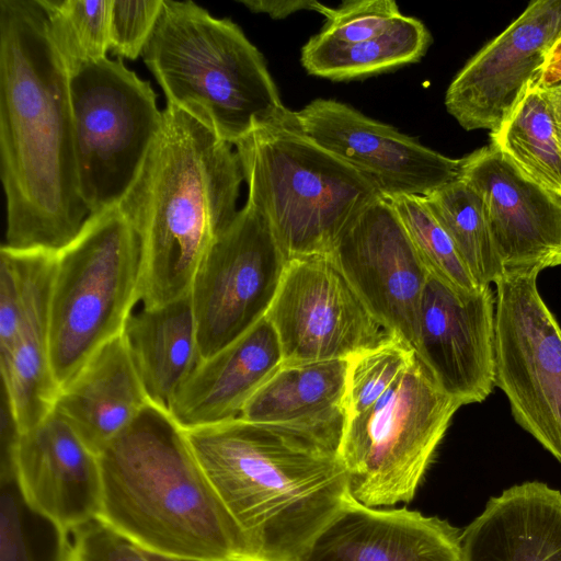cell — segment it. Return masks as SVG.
I'll use <instances>...</instances> for the list:
<instances>
[{"mask_svg": "<svg viewBox=\"0 0 561 561\" xmlns=\"http://www.w3.org/2000/svg\"><path fill=\"white\" fill-rule=\"evenodd\" d=\"M68 68L37 0H0V175L4 245L57 253L90 211L76 158Z\"/></svg>", "mask_w": 561, "mask_h": 561, "instance_id": "obj_1", "label": "cell"}, {"mask_svg": "<svg viewBox=\"0 0 561 561\" xmlns=\"http://www.w3.org/2000/svg\"><path fill=\"white\" fill-rule=\"evenodd\" d=\"M185 435L251 561H300L350 496L340 440L327 435L240 417Z\"/></svg>", "mask_w": 561, "mask_h": 561, "instance_id": "obj_2", "label": "cell"}, {"mask_svg": "<svg viewBox=\"0 0 561 561\" xmlns=\"http://www.w3.org/2000/svg\"><path fill=\"white\" fill-rule=\"evenodd\" d=\"M242 181L232 145L167 104L140 171L117 205L142 242V307L190 294L207 251L239 211Z\"/></svg>", "mask_w": 561, "mask_h": 561, "instance_id": "obj_3", "label": "cell"}, {"mask_svg": "<svg viewBox=\"0 0 561 561\" xmlns=\"http://www.w3.org/2000/svg\"><path fill=\"white\" fill-rule=\"evenodd\" d=\"M98 459L96 518L137 547L170 557L251 561L244 535L167 410L147 404Z\"/></svg>", "mask_w": 561, "mask_h": 561, "instance_id": "obj_4", "label": "cell"}, {"mask_svg": "<svg viewBox=\"0 0 561 561\" xmlns=\"http://www.w3.org/2000/svg\"><path fill=\"white\" fill-rule=\"evenodd\" d=\"M141 56L167 104L232 146L290 111L264 57L242 30L193 1L163 0Z\"/></svg>", "mask_w": 561, "mask_h": 561, "instance_id": "obj_5", "label": "cell"}, {"mask_svg": "<svg viewBox=\"0 0 561 561\" xmlns=\"http://www.w3.org/2000/svg\"><path fill=\"white\" fill-rule=\"evenodd\" d=\"M234 147L247 203L266 217L288 260L330 254L345 228L383 197L368 179L307 137L293 111Z\"/></svg>", "mask_w": 561, "mask_h": 561, "instance_id": "obj_6", "label": "cell"}, {"mask_svg": "<svg viewBox=\"0 0 561 561\" xmlns=\"http://www.w3.org/2000/svg\"><path fill=\"white\" fill-rule=\"evenodd\" d=\"M142 242L117 206L88 217L56 253L49 306L50 363L60 390L140 301Z\"/></svg>", "mask_w": 561, "mask_h": 561, "instance_id": "obj_7", "label": "cell"}, {"mask_svg": "<svg viewBox=\"0 0 561 561\" xmlns=\"http://www.w3.org/2000/svg\"><path fill=\"white\" fill-rule=\"evenodd\" d=\"M460 407L415 355L374 405L344 421L339 454L350 495L369 507L411 502Z\"/></svg>", "mask_w": 561, "mask_h": 561, "instance_id": "obj_8", "label": "cell"}, {"mask_svg": "<svg viewBox=\"0 0 561 561\" xmlns=\"http://www.w3.org/2000/svg\"><path fill=\"white\" fill-rule=\"evenodd\" d=\"M79 190L90 215L117 206L162 124L150 82L107 57L69 73Z\"/></svg>", "mask_w": 561, "mask_h": 561, "instance_id": "obj_9", "label": "cell"}, {"mask_svg": "<svg viewBox=\"0 0 561 561\" xmlns=\"http://www.w3.org/2000/svg\"><path fill=\"white\" fill-rule=\"evenodd\" d=\"M539 273L505 271L495 282V387L561 462V327L538 291Z\"/></svg>", "mask_w": 561, "mask_h": 561, "instance_id": "obj_10", "label": "cell"}, {"mask_svg": "<svg viewBox=\"0 0 561 561\" xmlns=\"http://www.w3.org/2000/svg\"><path fill=\"white\" fill-rule=\"evenodd\" d=\"M287 262L266 217L245 203L210 245L192 284L199 359L231 344L266 316Z\"/></svg>", "mask_w": 561, "mask_h": 561, "instance_id": "obj_11", "label": "cell"}, {"mask_svg": "<svg viewBox=\"0 0 561 561\" xmlns=\"http://www.w3.org/2000/svg\"><path fill=\"white\" fill-rule=\"evenodd\" d=\"M265 317L277 333L283 363L347 359L389 336L330 254L288 260Z\"/></svg>", "mask_w": 561, "mask_h": 561, "instance_id": "obj_12", "label": "cell"}, {"mask_svg": "<svg viewBox=\"0 0 561 561\" xmlns=\"http://www.w3.org/2000/svg\"><path fill=\"white\" fill-rule=\"evenodd\" d=\"M330 255L380 327L414 351L430 273L392 204L380 197L341 233Z\"/></svg>", "mask_w": 561, "mask_h": 561, "instance_id": "obj_13", "label": "cell"}, {"mask_svg": "<svg viewBox=\"0 0 561 561\" xmlns=\"http://www.w3.org/2000/svg\"><path fill=\"white\" fill-rule=\"evenodd\" d=\"M295 116L307 137L368 179L386 198L426 196L459 178L460 159L340 101L316 99Z\"/></svg>", "mask_w": 561, "mask_h": 561, "instance_id": "obj_14", "label": "cell"}, {"mask_svg": "<svg viewBox=\"0 0 561 561\" xmlns=\"http://www.w3.org/2000/svg\"><path fill=\"white\" fill-rule=\"evenodd\" d=\"M560 34L561 0L531 1L456 75L445 94L448 113L466 130L496 129L537 81Z\"/></svg>", "mask_w": 561, "mask_h": 561, "instance_id": "obj_15", "label": "cell"}, {"mask_svg": "<svg viewBox=\"0 0 561 561\" xmlns=\"http://www.w3.org/2000/svg\"><path fill=\"white\" fill-rule=\"evenodd\" d=\"M416 356L460 405L484 401L495 387V294L455 290L428 275L420 305Z\"/></svg>", "mask_w": 561, "mask_h": 561, "instance_id": "obj_16", "label": "cell"}, {"mask_svg": "<svg viewBox=\"0 0 561 561\" xmlns=\"http://www.w3.org/2000/svg\"><path fill=\"white\" fill-rule=\"evenodd\" d=\"M482 201L505 271L561 265V197L541 187L493 146L460 159L459 178Z\"/></svg>", "mask_w": 561, "mask_h": 561, "instance_id": "obj_17", "label": "cell"}, {"mask_svg": "<svg viewBox=\"0 0 561 561\" xmlns=\"http://www.w3.org/2000/svg\"><path fill=\"white\" fill-rule=\"evenodd\" d=\"M25 501L68 533L96 518L101 503L98 455L55 409L21 433L13 458Z\"/></svg>", "mask_w": 561, "mask_h": 561, "instance_id": "obj_18", "label": "cell"}, {"mask_svg": "<svg viewBox=\"0 0 561 561\" xmlns=\"http://www.w3.org/2000/svg\"><path fill=\"white\" fill-rule=\"evenodd\" d=\"M460 536L446 519L350 495L300 561H463Z\"/></svg>", "mask_w": 561, "mask_h": 561, "instance_id": "obj_19", "label": "cell"}, {"mask_svg": "<svg viewBox=\"0 0 561 561\" xmlns=\"http://www.w3.org/2000/svg\"><path fill=\"white\" fill-rule=\"evenodd\" d=\"M282 364L277 333L264 317L231 344L199 359L174 394L168 412L184 431L237 419Z\"/></svg>", "mask_w": 561, "mask_h": 561, "instance_id": "obj_20", "label": "cell"}, {"mask_svg": "<svg viewBox=\"0 0 561 561\" xmlns=\"http://www.w3.org/2000/svg\"><path fill=\"white\" fill-rule=\"evenodd\" d=\"M23 282L20 325L8 362L0 366L2 391L21 433L54 410L60 388L50 363L49 306L56 253L16 250Z\"/></svg>", "mask_w": 561, "mask_h": 561, "instance_id": "obj_21", "label": "cell"}, {"mask_svg": "<svg viewBox=\"0 0 561 561\" xmlns=\"http://www.w3.org/2000/svg\"><path fill=\"white\" fill-rule=\"evenodd\" d=\"M463 561H561V492L531 481L491 497L460 536Z\"/></svg>", "mask_w": 561, "mask_h": 561, "instance_id": "obj_22", "label": "cell"}, {"mask_svg": "<svg viewBox=\"0 0 561 561\" xmlns=\"http://www.w3.org/2000/svg\"><path fill=\"white\" fill-rule=\"evenodd\" d=\"M149 403L122 332L61 388L54 409L99 455Z\"/></svg>", "mask_w": 561, "mask_h": 561, "instance_id": "obj_23", "label": "cell"}, {"mask_svg": "<svg viewBox=\"0 0 561 561\" xmlns=\"http://www.w3.org/2000/svg\"><path fill=\"white\" fill-rule=\"evenodd\" d=\"M347 359L283 363L254 392L240 419L317 432L341 439Z\"/></svg>", "mask_w": 561, "mask_h": 561, "instance_id": "obj_24", "label": "cell"}, {"mask_svg": "<svg viewBox=\"0 0 561 561\" xmlns=\"http://www.w3.org/2000/svg\"><path fill=\"white\" fill-rule=\"evenodd\" d=\"M123 335L150 402L168 411L199 362L191 295L133 312Z\"/></svg>", "mask_w": 561, "mask_h": 561, "instance_id": "obj_25", "label": "cell"}, {"mask_svg": "<svg viewBox=\"0 0 561 561\" xmlns=\"http://www.w3.org/2000/svg\"><path fill=\"white\" fill-rule=\"evenodd\" d=\"M431 42L422 21L401 14L383 33L359 43L316 34L301 49V65L308 73L334 81L365 78L419 61Z\"/></svg>", "mask_w": 561, "mask_h": 561, "instance_id": "obj_26", "label": "cell"}, {"mask_svg": "<svg viewBox=\"0 0 561 561\" xmlns=\"http://www.w3.org/2000/svg\"><path fill=\"white\" fill-rule=\"evenodd\" d=\"M490 139L519 172L561 197V146L542 87L533 83Z\"/></svg>", "mask_w": 561, "mask_h": 561, "instance_id": "obj_27", "label": "cell"}, {"mask_svg": "<svg viewBox=\"0 0 561 561\" xmlns=\"http://www.w3.org/2000/svg\"><path fill=\"white\" fill-rule=\"evenodd\" d=\"M424 197L477 282L481 286L495 284L504 267L476 191L457 179Z\"/></svg>", "mask_w": 561, "mask_h": 561, "instance_id": "obj_28", "label": "cell"}, {"mask_svg": "<svg viewBox=\"0 0 561 561\" xmlns=\"http://www.w3.org/2000/svg\"><path fill=\"white\" fill-rule=\"evenodd\" d=\"M0 561H73L70 533L25 501L14 474L0 477Z\"/></svg>", "mask_w": 561, "mask_h": 561, "instance_id": "obj_29", "label": "cell"}, {"mask_svg": "<svg viewBox=\"0 0 561 561\" xmlns=\"http://www.w3.org/2000/svg\"><path fill=\"white\" fill-rule=\"evenodd\" d=\"M69 73L106 57L111 0H37Z\"/></svg>", "mask_w": 561, "mask_h": 561, "instance_id": "obj_30", "label": "cell"}, {"mask_svg": "<svg viewBox=\"0 0 561 561\" xmlns=\"http://www.w3.org/2000/svg\"><path fill=\"white\" fill-rule=\"evenodd\" d=\"M388 199L431 275L463 294H473L483 287L460 257L424 196L399 195Z\"/></svg>", "mask_w": 561, "mask_h": 561, "instance_id": "obj_31", "label": "cell"}, {"mask_svg": "<svg viewBox=\"0 0 561 561\" xmlns=\"http://www.w3.org/2000/svg\"><path fill=\"white\" fill-rule=\"evenodd\" d=\"M415 355L404 341L389 335L376 346L347 358L345 420L374 405L404 374Z\"/></svg>", "mask_w": 561, "mask_h": 561, "instance_id": "obj_32", "label": "cell"}, {"mask_svg": "<svg viewBox=\"0 0 561 561\" xmlns=\"http://www.w3.org/2000/svg\"><path fill=\"white\" fill-rule=\"evenodd\" d=\"M318 12L325 16L318 35L342 44L376 37L402 14L393 0H352L337 8L321 3Z\"/></svg>", "mask_w": 561, "mask_h": 561, "instance_id": "obj_33", "label": "cell"}, {"mask_svg": "<svg viewBox=\"0 0 561 561\" xmlns=\"http://www.w3.org/2000/svg\"><path fill=\"white\" fill-rule=\"evenodd\" d=\"M163 0H111L110 49L119 58L137 59L156 27Z\"/></svg>", "mask_w": 561, "mask_h": 561, "instance_id": "obj_34", "label": "cell"}, {"mask_svg": "<svg viewBox=\"0 0 561 561\" xmlns=\"http://www.w3.org/2000/svg\"><path fill=\"white\" fill-rule=\"evenodd\" d=\"M71 535L73 561H148L139 547L98 518Z\"/></svg>", "mask_w": 561, "mask_h": 561, "instance_id": "obj_35", "label": "cell"}, {"mask_svg": "<svg viewBox=\"0 0 561 561\" xmlns=\"http://www.w3.org/2000/svg\"><path fill=\"white\" fill-rule=\"evenodd\" d=\"M23 302V282L15 251L0 249V366L12 352L18 334Z\"/></svg>", "mask_w": 561, "mask_h": 561, "instance_id": "obj_36", "label": "cell"}, {"mask_svg": "<svg viewBox=\"0 0 561 561\" xmlns=\"http://www.w3.org/2000/svg\"><path fill=\"white\" fill-rule=\"evenodd\" d=\"M244 7L254 13H265L272 19H285L301 11H319L321 3L314 0H240Z\"/></svg>", "mask_w": 561, "mask_h": 561, "instance_id": "obj_37", "label": "cell"}, {"mask_svg": "<svg viewBox=\"0 0 561 561\" xmlns=\"http://www.w3.org/2000/svg\"><path fill=\"white\" fill-rule=\"evenodd\" d=\"M561 82V34L550 47L536 83L550 87Z\"/></svg>", "mask_w": 561, "mask_h": 561, "instance_id": "obj_38", "label": "cell"}, {"mask_svg": "<svg viewBox=\"0 0 561 561\" xmlns=\"http://www.w3.org/2000/svg\"><path fill=\"white\" fill-rule=\"evenodd\" d=\"M542 88L547 94V98L553 112L557 134L561 146V82L550 87Z\"/></svg>", "mask_w": 561, "mask_h": 561, "instance_id": "obj_39", "label": "cell"}, {"mask_svg": "<svg viewBox=\"0 0 561 561\" xmlns=\"http://www.w3.org/2000/svg\"><path fill=\"white\" fill-rule=\"evenodd\" d=\"M144 557L148 561H213V560H204V559H195V558H180V557H170L164 554H159L152 551L144 550L139 548Z\"/></svg>", "mask_w": 561, "mask_h": 561, "instance_id": "obj_40", "label": "cell"}]
</instances>
